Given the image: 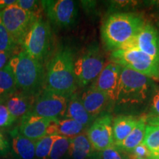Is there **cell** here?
I'll return each instance as SVG.
<instances>
[{
	"label": "cell",
	"mask_w": 159,
	"mask_h": 159,
	"mask_svg": "<svg viewBox=\"0 0 159 159\" xmlns=\"http://www.w3.org/2000/svg\"><path fill=\"white\" fill-rule=\"evenodd\" d=\"M141 15L131 12H117L108 16L101 27V38L111 52L132 44L145 25Z\"/></svg>",
	"instance_id": "obj_1"
},
{
	"label": "cell",
	"mask_w": 159,
	"mask_h": 159,
	"mask_svg": "<svg viewBox=\"0 0 159 159\" xmlns=\"http://www.w3.org/2000/svg\"><path fill=\"white\" fill-rule=\"evenodd\" d=\"M77 86L72 50L60 47L47 64L44 89L70 97L76 93Z\"/></svg>",
	"instance_id": "obj_2"
},
{
	"label": "cell",
	"mask_w": 159,
	"mask_h": 159,
	"mask_svg": "<svg viewBox=\"0 0 159 159\" xmlns=\"http://www.w3.org/2000/svg\"><path fill=\"white\" fill-rule=\"evenodd\" d=\"M8 63L14 75L18 90L37 97L44 89L46 72L42 63L25 50L11 57Z\"/></svg>",
	"instance_id": "obj_3"
},
{
	"label": "cell",
	"mask_w": 159,
	"mask_h": 159,
	"mask_svg": "<svg viewBox=\"0 0 159 159\" xmlns=\"http://www.w3.org/2000/svg\"><path fill=\"white\" fill-rule=\"evenodd\" d=\"M152 79L121 66L115 103L124 105L142 104L152 94Z\"/></svg>",
	"instance_id": "obj_4"
},
{
	"label": "cell",
	"mask_w": 159,
	"mask_h": 159,
	"mask_svg": "<svg viewBox=\"0 0 159 159\" xmlns=\"http://www.w3.org/2000/svg\"><path fill=\"white\" fill-rule=\"evenodd\" d=\"M110 58L120 66L142 74L151 79L159 80V62L136 47L130 46L111 52Z\"/></svg>",
	"instance_id": "obj_5"
},
{
	"label": "cell",
	"mask_w": 159,
	"mask_h": 159,
	"mask_svg": "<svg viewBox=\"0 0 159 159\" xmlns=\"http://www.w3.org/2000/svg\"><path fill=\"white\" fill-rule=\"evenodd\" d=\"M105 66L104 55L98 43L94 41L90 43L75 61L77 85L80 88L91 85Z\"/></svg>",
	"instance_id": "obj_6"
},
{
	"label": "cell",
	"mask_w": 159,
	"mask_h": 159,
	"mask_svg": "<svg viewBox=\"0 0 159 159\" xmlns=\"http://www.w3.org/2000/svg\"><path fill=\"white\" fill-rule=\"evenodd\" d=\"M52 32L48 21L39 16L32 24L24 38V50L39 62L43 63L50 50Z\"/></svg>",
	"instance_id": "obj_7"
},
{
	"label": "cell",
	"mask_w": 159,
	"mask_h": 159,
	"mask_svg": "<svg viewBox=\"0 0 159 159\" xmlns=\"http://www.w3.org/2000/svg\"><path fill=\"white\" fill-rule=\"evenodd\" d=\"M0 17L17 45L22 43L24 38L32 24L39 16L21 8L16 2L0 11Z\"/></svg>",
	"instance_id": "obj_8"
},
{
	"label": "cell",
	"mask_w": 159,
	"mask_h": 159,
	"mask_svg": "<svg viewBox=\"0 0 159 159\" xmlns=\"http://www.w3.org/2000/svg\"><path fill=\"white\" fill-rule=\"evenodd\" d=\"M41 4L49 21L59 28H69L76 22L78 9L75 1L47 0Z\"/></svg>",
	"instance_id": "obj_9"
},
{
	"label": "cell",
	"mask_w": 159,
	"mask_h": 159,
	"mask_svg": "<svg viewBox=\"0 0 159 159\" xmlns=\"http://www.w3.org/2000/svg\"><path fill=\"white\" fill-rule=\"evenodd\" d=\"M69 98L68 97L43 89L37 96L32 112L47 119L63 118L67 108Z\"/></svg>",
	"instance_id": "obj_10"
},
{
	"label": "cell",
	"mask_w": 159,
	"mask_h": 159,
	"mask_svg": "<svg viewBox=\"0 0 159 159\" xmlns=\"http://www.w3.org/2000/svg\"><path fill=\"white\" fill-rule=\"evenodd\" d=\"M113 116L106 112L97 117L89 127L86 136L95 152H100L114 145Z\"/></svg>",
	"instance_id": "obj_11"
},
{
	"label": "cell",
	"mask_w": 159,
	"mask_h": 159,
	"mask_svg": "<svg viewBox=\"0 0 159 159\" xmlns=\"http://www.w3.org/2000/svg\"><path fill=\"white\" fill-rule=\"evenodd\" d=\"M121 66L114 62L107 63L90 88L105 93L115 103L119 81Z\"/></svg>",
	"instance_id": "obj_12"
},
{
	"label": "cell",
	"mask_w": 159,
	"mask_h": 159,
	"mask_svg": "<svg viewBox=\"0 0 159 159\" xmlns=\"http://www.w3.org/2000/svg\"><path fill=\"white\" fill-rule=\"evenodd\" d=\"M53 120L55 119L44 118L30 112L21 117L18 130L26 138L36 142L47 136V130Z\"/></svg>",
	"instance_id": "obj_13"
},
{
	"label": "cell",
	"mask_w": 159,
	"mask_h": 159,
	"mask_svg": "<svg viewBox=\"0 0 159 159\" xmlns=\"http://www.w3.org/2000/svg\"><path fill=\"white\" fill-rule=\"evenodd\" d=\"M130 46L136 47L159 62V32L151 24H145Z\"/></svg>",
	"instance_id": "obj_14"
},
{
	"label": "cell",
	"mask_w": 159,
	"mask_h": 159,
	"mask_svg": "<svg viewBox=\"0 0 159 159\" xmlns=\"http://www.w3.org/2000/svg\"><path fill=\"white\" fill-rule=\"evenodd\" d=\"M80 97L85 110L94 119L106 113L109 105L114 103L108 94L90 87Z\"/></svg>",
	"instance_id": "obj_15"
},
{
	"label": "cell",
	"mask_w": 159,
	"mask_h": 159,
	"mask_svg": "<svg viewBox=\"0 0 159 159\" xmlns=\"http://www.w3.org/2000/svg\"><path fill=\"white\" fill-rule=\"evenodd\" d=\"M36 97L18 90L4 99L10 113L16 119L32 112Z\"/></svg>",
	"instance_id": "obj_16"
},
{
	"label": "cell",
	"mask_w": 159,
	"mask_h": 159,
	"mask_svg": "<svg viewBox=\"0 0 159 159\" xmlns=\"http://www.w3.org/2000/svg\"><path fill=\"white\" fill-rule=\"evenodd\" d=\"M11 150L16 159L35 158V142L26 138L19 133L18 128L10 131Z\"/></svg>",
	"instance_id": "obj_17"
},
{
	"label": "cell",
	"mask_w": 159,
	"mask_h": 159,
	"mask_svg": "<svg viewBox=\"0 0 159 159\" xmlns=\"http://www.w3.org/2000/svg\"><path fill=\"white\" fill-rule=\"evenodd\" d=\"M63 118L74 119L83 125L85 128L90 126L95 119L87 112L81 102L80 97L76 93L73 94L69 98L67 108Z\"/></svg>",
	"instance_id": "obj_18"
},
{
	"label": "cell",
	"mask_w": 159,
	"mask_h": 159,
	"mask_svg": "<svg viewBox=\"0 0 159 159\" xmlns=\"http://www.w3.org/2000/svg\"><path fill=\"white\" fill-rule=\"evenodd\" d=\"M95 152L85 134H80L70 139L66 156L68 159H89Z\"/></svg>",
	"instance_id": "obj_19"
},
{
	"label": "cell",
	"mask_w": 159,
	"mask_h": 159,
	"mask_svg": "<svg viewBox=\"0 0 159 159\" xmlns=\"http://www.w3.org/2000/svg\"><path fill=\"white\" fill-rule=\"evenodd\" d=\"M139 118L133 115H121L113 119L114 144L117 145L124 141L134 130Z\"/></svg>",
	"instance_id": "obj_20"
},
{
	"label": "cell",
	"mask_w": 159,
	"mask_h": 159,
	"mask_svg": "<svg viewBox=\"0 0 159 159\" xmlns=\"http://www.w3.org/2000/svg\"><path fill=\"white\" fill-rule=\"evenodd\" d=\"M147 119H148L147 116H143L139 118L138 122L134 130L131 131L130 134L127 136L124 141L116 146L127 153H130L135 148L142 144L144 137L146 125L148 124Z\"/></svg>",
	"instance_id": "obj_21"
},
{
	"label": "cell",
	"mask_w": 159,
	"mask_h": 159,
	"mask_svg": "<svg viewBox=\"0 0 159 159\" xmlns=\"http://www.w3.org/2000/svg\"><path fill=\"white\" fill-rule=\"evenodd\" d=\"M17 91L14 75L7 63L0 70V99H5Z\"/></svg>",
	"instance_id": "obj_22"
},
{
	"label": "cell",
	"mask_w": 159,
	"mask_h": 159,
	"mask_svg": "<svg viewBox=\"0 0 159 159\" xmlns=\"http://www.w3.org/2000/svg\"><path fill=\"white\" fill-rule=\"evenodd\" d=\"M142 144L150 151L152 159H159V125L147 124Z\"/></svg>",
	"instance_id": "obj_23"
},
{
	"label": "cell",
	"mask_w": 159,
	"mask_h": 159,
	"mask_svg": "<svg viewBox=\"0 0 159 159\" xmlns=\"http://www.w3.org/2000/svg\"><path fill=\"white\" fill-rule=\"evenodd\" d=\"M84 128L83 125L74 119L62 118L57 122V135L71 139L80 134Z\"/></svg>",
	"instance_id": "obj_24"
},
{
	"label": "cell",
	"mask_w": 159,
	"mask_h": 159,
	"mask_svg": "<svg viewBox=\"0 0 159 159\" xmlns=\"http://www.w3.org/2000/svg\"><path fill=\"white\" fill-rule=\"evenodd\" d=\"M69 144L70 139L60 135H55L49 159H62L68 152Z\"/></svg>",
	"instance_id": "obj_25"
},
{
	"label": "cell",
	"mask_w": 159,
	"mask_h": 159,
	"mask_svg": "<svg viewBox=\"0 0 159 159\" xmlns=\"http://www.w3.org/2000/svg\"><path fill=\"white\" fill-rule=\"evenodd\" d=\"M55 136H47L35 142V158L49 159Z\"/></svg>",
	"instance_id": "obj_26"
},
{
	"label": "cell",
	"mask_w": 159,
	"mask_h": 159,
	"mask_svg": "<svg viewBox=\"0 0 159 159\" xmlns=\"http://www.w3.org/2000/svg\"><path fill=\"white\" fill-rule=\"evenodd\" d=\"M16 47L15 41L2 21L0 17V52H12Z\"/></svg>",
	"instance_id": "obj_27"
},
{
	"label": "cell",
	"mask_w": 159,
	"mask_h": 159,
	"mask_svg": "<svg viewBox=\"0 0 159 159\" xmlns=\"http://www.w3.org/2000/svg\"><path fill=\"white\" fill-rule=\"evenodd\" d=\"M95 152L99 159H129L128 153L114 144L104 150Z\"/></svg>",
	"instance_id": "obj_28"
},
{
	"label": "cell",
	"mask_w": 159,
	"mask_h": 159,
	"mask_svg": "<svg viewBox=\"0 0 159 159\" xmlns=\"http://www.w3.org/2000/svg\"><path fill=\"white\" fill-rule=\"evenodd\" d=\"M16 120L15 117L10 113L5 99H0V128H9L14 124Z\"/></svg>",
	"instance_id": "obj_29"
},
{
	"label": "cell",
	"mask_w": 159,
	"mask_h": 159,
	"mask_svg": "<svg viewBox=\"0 0 159 159\" xmlns=\"http://www.w3.org/2000/svg\"><path fill=\"white\" fill-rule=\"evenodd\" d=\"M17 5L25 11L33 13L36 16H40L41 13V1H35V0H18L16 1Z\"/></svg>",
	"instance_id": "obj_30"
},
{
	"label": "cell",
	"mask_w": 159,
	"mask_h": 159,
	"mask_svg": "<svg viewBox=\"0 0 159 159\" xmlns=\"http://www.w3.org/2000/svg\"><path fill=\"white\" fill-rule=\"evenodd\" d=\"M128 156L129 159H152L150 152L142 143L128 153Z\"/></svg>",
	"instance_id": "obj_31"
},
{
	"label": "cell",
	"mask_w": 159,
	"mask_h": 159,
	"mask_svg": "<svg viewBox=\"0 0 159 159\" xmlns=\"http://www.w3.org/2000/svg\"><path fill=\"white\" fill-rule=\"evenodd\" d=\"M150 97L148 117H159V87L153 90Z\"/></svg>",
	"instance_id": "obj_32"
},
{
	"label": "cell",
	"mask_w": 159,
	"mask_h": 159,
	"mask_svg": "<svg viewBox=\"0 0 159 159\" xmlns=\"http://www.w3.org/2000/svg\"><path fill=\"white\" fill-rule=\"evenodd\" d=\"M11 150V145L0 133V156H5Z\"/></svg>",
	"instance_id": "obj_33"
},
{
	"label": "cell",
	"mask_w": 159,
	"mask_h": 159,
	"mask_svg": "<svg viewBox=\"0 0 159 159\" xmlns=\"http://www.w3.org/2000/svg\"><path fill=\"white\" fill-rule=\"evenodd\" d=\"M11 56L12 52H0V70L8 63Z\"/></svg>",
	"instance_id": "obj_34"
},
{
	"label": "cell",
	"mask_w": 159,
	"mask_h": 159,
	"mask_svg": "<svg viewBox=\"0 0 159 159\" xmlns=\"http://www.w3.org/2000/svg\"><path fill=\"white\" fill-rule=\"evenodd\" d=\"M15 0H0V10H4L9 5L16 3Z\"/></svg>",
	"instance_id": "obj_35"
},
{
	"label": "cell",
	"mask_w": 159,
	"mask_h": 159,
	"mask_svg": "<svg viewBox=\"0 0 159 159\" xmlns=\"http://www.w3.org/2000/svg\"><path fill=\"white\" fill-rule=\"evenodd\" d=\"M147 123L152 125H159V117H148Z\"/></svg>",
	"instance_id": "obj_36"
},
{
	"label": "cell",
	"mask_w": 159,
	"mask_h": 159,
	"mask_svg": "<svg viewBox=\"0 0 159 159\" xmlns=\"http://www.w3.org/2000/svg\"><path fill=\"white\" fill-rule=\"evenodd\" d=\"M89 159H99V158L97 157V156L96 155V152H94V153L93 154Z\"/></svg>",
	"instance_id": "obj_37"
},
{
	"label": "cell",
	"mask_w": 159,
	"mask_h": 159,
	"mask_svg": "<svg viewBox=\"0 0 159 159\" xmlns=\"http://www.w3.org/2000/svg\"><path fill=\"white\" fill-rule=\"evenodd\" d=\"M158 25H159V22H158Z\"/></svg>",
	"instance_id": "obj_38"
}]
</instances>
